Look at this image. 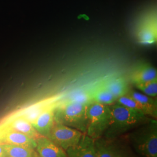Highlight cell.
Returning a JSON list of instances; mask_svg holds the SVG:
<instances>
[{"label":"cell","instance_id":"30bf717a","mask_svg":"<svg viewBox=\"0 0 157 157\" xmlns=\"http://www.w3.org/2000/svg\"><path fill=\"white\" fill-rule=\"evenodd\" d=\"M55 112L50 107L45 109L32 123L34 128L40 135L49 137L51 130L54 124Z\"/></svg>","mask_w":157,"mask_h":157},{"label":"cell","instance_id":"ffe728a7","mask_svg":"<svg viewBox=\"0 0 157 157\" xmlns=\"http://www.w3.org/2000/svg\"><path fill=\"white\" fill-rule=\"evenodd\" d=\"M117 101L118 102V104L122 105L134 109L135 111L141 112L144 115V109L140 104L130 95L126 94L122 97H121L118 98Z\"/></svg>","mask_w":157,"mask_h":157},{"label":"cell","instance_id":"ac0fdd59","mask_svg":"<svg viewBox=\"0 0 157 157\" xmlns=\"http://www.w3.org/2000/svg\"><path fill=\"white\" fill-rule=\"evenodd\" d=\"M68 102H75L89 105L91 103L93 102L92 100L91 92L86 90H78L71 93L68 98Z\"/></svg>","mask_w":157,"mask_h":157},{"label":"cell","instance_id":"d6986e66","mask_svg":"<svg viewBox=\"0 0 157 157\" xmlns=\"http://www.w3.org/2000/svg\"><path fill=\"white\" fill-rule=\"evenodd\" d=\"M94 146L97 157H116L118 155L112 148L98 139L94 140Z\"/></svg>","mask_w":157,"mask_h":157},{"label":"cell","instance_id":"52a82bcc","mask_svg":"<svg viewBox=\"0 0 157 157\" xmlns=\"http://www.w3.org/2000/svg\"><path fill=\"white\" fill-rule=\"evenodd\" d=\"M1 123L3 124L7 129L21 132L33 138L35 140L41 136L34 128L32 124L21 117L13 116L11 115L6 119L3 120Z\"/></svg>","mask_w":157,"mask_h":157},{"label":"cell","instance_id":"8fae6325","mask_svg":"<svg viewBox=\"0 0 157 157\" xmlns=\"http://www.w3.org/2000/svg\"><path fill=\"white\" fill-rule=\"evenodd\" d=\"M137 37L138 41L144 44H151L155 43L157 39L156 19L144 23L137 33Z\"/></svg>","mask_w":157,"mask_h":157},{"label":"cell","instance_id":"4fadbf2b","mask_svg":"<svg viewBox=\"0 0 157 157\" xmlns=\"http://www.w3.org/2000/svg\"><path fill=\"white\" fill-rule=\"evenodd\" d=\"M49 107H50L48 106V104L47 102H39L23 108L22 110L12 113L11 115L23 117L32 124L42 112Z\"/></svg>","mask_w":157,"mask_h":157},{"label":"cell","instance_id":"5bb4252c","mask_svg":"<svg viewBox=\"0 0 157 157\" xmlns=\"http://www.w3.org/2000/svg\"><path fill=\"white\" fill-rule=\"evenodd\" d=\"M157 78V69L148 63L141 65L132 76L133 81L136 84L146 83Z\"/></svg>","mask_w":157,"mask_h":157},{"label":"cell","instance_id":"ba28073f","mask_svg":"<svg viewBox=\"0 0 157 157\" xmlns=\"http://www.w3.org/2000/svg\"><path fill=\"white\" fill-rule=\"evenodd\" d=\"M67 157H97L94 140L84 133L78 143L66 151Z\"/></svg>","mask_w":157,"mask_h":157},{"label":"cell","instance_id":"277c9868","mask_svg":"<svg viewBox=\"0 0 157 157\" xmlns=\"http://www.w3.org/2000/svg\"><path fill=\"white\" fill-rule=\"evenodd\" d=\"M131 140L137 151L144 157H157V125L148 124L135 132Z\"/></svg>","mask_w":157,"mask_h":157},{"label":"cell","instance_id":"3957f363","mask_svg":"<svg viewBox=\"0 0 157 157\" xmlns=\"http://www.w3.org/2000/svg\"><path fill=\"white\" fill-rule=\"evenodd\" d=\"M87 128L86 134L94 140L106 132L111 119L110 107L97 102H92L87 106Z\"/></svg>","mask_w":157,"mask_h":157},{"label":"cell","instance_id":"e0dca14e","mask_svg":"<svg viewBox=\"0 0 157 157\" xmlns=\"http://www.w3.org/2000/svg\"><path fill=\"white\" fill-rule=\"evenodd\" d=\"M3 145L8 157H34L33 149L21 146Z\"/></svg>","mask_w":157,"mask_h":157},{"label":"cell","instance_id":"8992f818","mask_svg":"<svg viewBox=\"0 0 157 157\" xmlns=\"http://www.w3.org/2000/svg\"><path fill=\"white\" fill-rule=\"evenodd\" d=\"M0 144L21 146L33 150L36 148L37 145L36 140L33 138L21 132L6 128L0 139Z\"/></svg>","mask_w":157,"mask_h":157},{"label":"cell","instance_id":"cb8c5ba5","mask_svg":"<svg viewBox=\"0 0 157 157\" xmlns=\"http://www.w3.org/2000/svg\"><path fill=\"white\" fill-rule=\"evenodd\" d=\"M122 157V156H121V155H117V157Z\"/></svg>","mask_w":157,"mask_h":157},{"label":"cell","instance_id":"603a6c76","mask_svg":"<svg viewBox=\"0 0 157 157\" xmlns=\"http://www.w3.org/2000/svg\"><path fill=\"white\" fill-rule=\"evenodd\" d=\"M5 130H6V127L4 126V125L3 124L0 123V139L4 134Z\"/></svg>","mask_w":157,"mask_h":157},{"label":"cell","instance_id":"6da1fadb","mask_svg":"<svg viewBox=\"0 0 157 157\" xmlns=\"http://www.w3.org/2000/svg\"><path fill=\"white\" fill-rule=\"evenodd\" d=\"M111 119L105 133L113 137L137 126L145 119L143 113L117 104L110 107Z\"/></svg>","mask_w":157,"mask_h":157},{"label":"cell","instance_id":"7a4b0ae2","mask_svg":"<svg viewBox=\"0 0 157 157\" xmlns=\"http://www.w3.org/2000/svg\"><path fill=\"white\" fill-rule=\"evenodd\" d=\"M87 106L78 102L67 101L55 113L54 121L86 134L88 124Z\"/></svg>","mask_w":157,"mask_h":157},{"label":"cell","instance_id":"2e32d148","mask_svg":"<svg viewBox=\"0 0 157 157\" xmlns=\"http://www.w3.org/2000/svg\"><path fill=\"white\" fill-rule=\"evenodd\" d=\"M91 95L93 102L104 105H111L117 101L114 96L102 84L91 92Z\"/></svg>","mask_w":157,"mask_h":157},{"label":"cell","instance_id":"5b68a950","mask_svg":"<svg viewBox=\"0 0 157 157\" xmlns=\"http://www.w3.org/2000/svg\"><path fill=\"white\" fill-rule=\"evenodd\" d=\"M83 134L77 129L54 121L48 138L66 151L69 148L76 145Z\"/></svg>","mask_w":157,"mask_h":157},{"label":"cell","instance_id":"44dd1931","mask_svg":"<svg viewBox=\"0 0 157 157\" xmlns=\"http://www.w3.org/2000/svg\"><path fill=\"white\" fill-rule=\"evenodd\" d=\"M138 89L143 94L151 97H155L157 95V78L143 83L136 84Z\"/></svg>","mask_w":157,"mask_h":157},{"label":"cell","instance_id":"7c38bea8","mask_svg":"<svg viewBox=\"0 0 157 157\" xmlns=\"http://www.w3.org/2000/svg\"><path fill=\"white\" fill-rule=\"evenodd\" d=\"M127 94L140 104L144 109L145 115L157 118V102L152 97L135 91L128 92Z\"/></svg>","mask_w":157,"mask_h":157},{"label":"cell","instance_id":"9c48e42d","mask_svg":"<svg viewBox=\"0 0 157 157\" xmlns=\"http://www.w3.org/2000/svg\"><path fill=\"white\" fill-rule=\"evenodd\" d=\"M36 140V148L40 157H67L66 151L49 138L41 136Z\"/></svg>","mask_w":157,"mask_h":157},{"label":"cell","instance_id":"9a60e30c","mask_svg":"<svg viewBox=\"0 0 157 157\" xmlns=\"http://www.w3.org/2000/svg\"><path fill=\"white\" fill-rule=\"evenodd\" d=\"M102 84L117 100L121 97L126 95L129 92L128 83L122 78H111Z\"/></svg>","mask_w":157,"mask_h":157},{"label":"cell","instance_id":"7402d4cb","mask_svg":"<svg viewBox=\"0 0 157 157\" xmlns=\"http://www.w3.org/2000/svg\"><path fill=\"white\" fill-rule=\"evenodd\" d=\"M0 157H8L3 144H0Z\"/></svg>","mask_w":157,"mask_h":157}]
</instances>
